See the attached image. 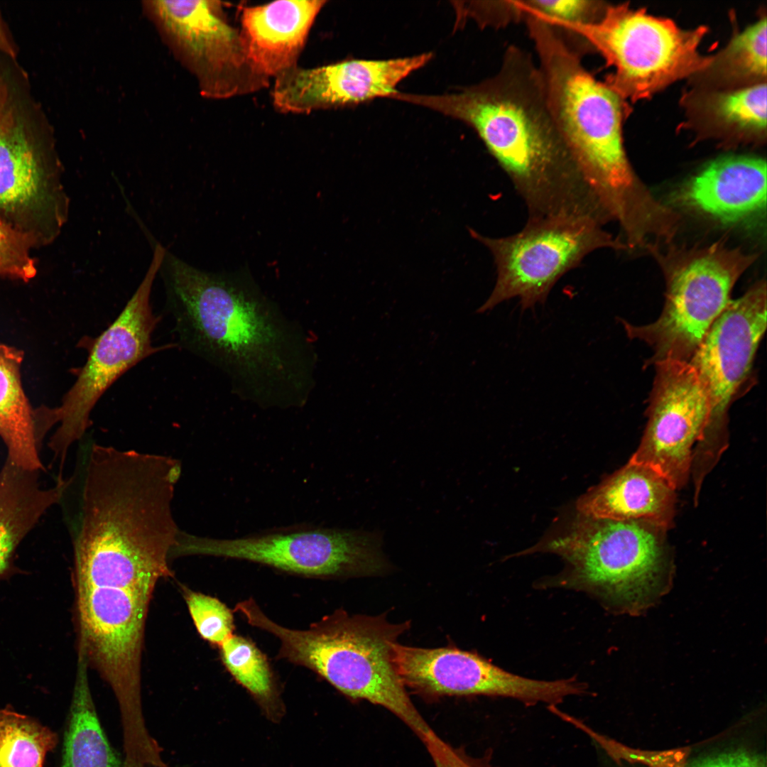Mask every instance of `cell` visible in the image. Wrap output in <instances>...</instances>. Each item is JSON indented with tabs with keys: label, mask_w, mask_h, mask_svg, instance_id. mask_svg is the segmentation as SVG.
<instances>
[{
	"label": "cell",
	"mask_w": 767,
	"mask_h": 767,
	"mask_svg": "<svg viewBox=\"0 0 767 767\" xmlns=\"http://www.w3.org/2000/svg\"><path fill=\"white\" fill-rule=\"evenodd\" d=\"M766 281L731 300L688 361L704 385L710 413L694 447L690 473L704 482L728 446L730 406L750 378L755 355L766 329Z\"/></svg>",
	"instance_id": "8fae6325"
},
{
	"label": "cell",
	"mask_w": 767,
	"mask_h": 767,
	"mask_svg": "<svg viewBox=\"0 0 767 767\" xmlns=\"http://www.w3.org/2000/svg\"><path fill=\"white\" fill-rule=\"evenodd\" d=\"M222 662L273 722L285 714V705L266 656L249 639L233 634L219 647Z\"/></svg>",
	"instance_id": "603a6c76"
},
{
	"label": "cell",
	"mask_w": 767,
	"mask_h": 767,
	"mask_svg": "<svg viewBox=\"0 0 767 767\" xmlns=\"http://www.w3.org/2000/svg\"><path fill=\"white\" fill-rule=\"evenodd\" d=\"M706 32L705 26L685 30L622 4H608L602 18L579 36L614 68L604 82L624 100L634 102L709 68L714 57L699 52Z\"/></svg>",
	"instance_id": "52a82bcc"
},
{
	"label": "cell",
	"mask_w": 767,
	"mask_h": 767,
	"mask_svg": "<svg viewBox=\"0 0 767 767\" xmlns=\"http://www.w3.org/2000/svg\"><path fill=\"white\" fill-rule=\"evenodd\" d=\"M521 8L545 20L572 50L581 56L590 53L580 39V30L597 23L609 4L596 0H518Z\"/></svg>",
	"instance_id": "484cf974"
},
{
	"label": "cell",
	"mask_w": 767,
	"mask_h": 767,
	"mask_svg": "<svg viewBox=\"0 0 767 767\" xmlns=\"http://www.w3.org/2000/svg\"><path fill=\"white\" fill-rule=\"evenodd\" d=\"M673 200L722 224L744 222L766 210V160L741 156L717 158L685 182Z\"/></svg>",
	"instance_id": "ac0fdd59"
},
{
	"label": "cell",
	"mask_w": 767,
	"mask_h": 767,
	"mask_svg": "<svg viewBox=\"0 0 767 767\" xmlns=\"http://www.w3.org/2000/svg\"><path fill=\"white\" fill-rule=\"evenodd\" d=\"M391 661L406 687L427 697L487 695L555 705L579 691L573 680L542 681L510 673L455 647L423 648L395 643Z\"/></svg>",
	"instance_id": "2e32d148"
},
{
	"label": "cell",
	"mask_w": 767,
	"mask_h": 767,
	"mask_svg": "<svg viewBox=\"0 0 767 767\" xmlns=\"http://www.w3.org/2000/svg\"><path fill=\"white\" fill-rule=\"evenodd\" d=\"M325 1H277L246 7L241 40L253 71L268 80L296 66L309 31Z\"/></svg>",
	"instance_id": "d6986e66"
},
{
	"label": "cell",
	"mask_w": 767,
	"mask_h": 767,
	"mask_svg": "<svg viewBox=\"0 0 767 767\" xmlns=\"http://www.w3.org/2000/svg\"><path fill=\"white\" fill-rule=\"evenodd\" d=\"M151 262L141 283L116 320L92 342L87 361L72 386L55 408L44 406L43 417L51 428L58 424L48 446L55 457L65 461L72 443L91 425L90 413L100 397L124 373L150 355L175 347H154L151 334L159 317L150 303L153 281L158 273L164 247L154 245Z\"/></svg>",
	"instance_id": "7c38bea8"
},
{
	"label": "cell",
	"mask_w": 767,
	"mask_h": 767,
	"mask_svg": "<svg viewBox=\"0 0 767 767\" xmlns=\"http://www.w3.org/2000/svg\"><path fill=\"white\" fill-rule=\"evenodd\" d=\"M184 598L193 624L202 638L218 648L234 634L233 611L216 597L184 590Z\"/></svg>",
	"instance_id": "83f0119b"
},
{
	"label": "cell",
	"mask_w": 767,
	"mask_h": 767,
	"mask_svg": "<svg viewBox=\"0 0 767 767\" xmlns=\"http://www.w3.org/2000/svg\"><path fill=\"white\" fill-rule=\"evenodd\" d=\"M234 611L279 640L278 659L311 670L348 698L384 707L425 744L437 736L411 701L391 661L393 645L409 629V621L392 624L385 614L350 615L337 609L298 630L271 620L252 597L238 602Z\"/></svg>",
	"instance_id": "277c9868"
},
{
	"label": "cell",
	"mask_w": 767,
	"mask_h": 767,
	"mask_svg": "<svg viewBox=\"0 0 767 767\" xmlns=\"http://www.w3.org/2000/svg\"><path fill=\"white\" fill-rule=\"evenodd\" d=\"M16 45L0 11V58L3 55L16 58Z\"/></svg>",
	"instance_id": "1f68e13d"
},
{
	"label": "cell",
	"mask_w": 767,
	"mask_h": 767,
	"mask_svg": "<svg viewBox=\"0 0 767 767\" xmlns=\"http://www.w3.org/2000/svg\"><path fill=\"white\" fill-rule=\"evenodd\" d=\"M648 422L630 462L648 466L676 489L687 482L693 450L710 413L707 391L687 361L656 362Z\"/></svg>",
	"instance_id": "9a60e30c"
},
{
	"label": "cell",
	"mask_w": 767,
	"mask_h": 767,
	"mask_svg": "<svg viewBox=\"0 0 767 767\" xmlns=\"http://www.w3.org/2000/svg\"><path fill=\"white\" fill-rule=\"evenodd\" d=\"M79 647L107 682L118 702L122 733L146 729L141 657L152 595L137 588L75 585Z\"/></svg>",
	"instance_id": "4fadbf2b"
},
{
	"label": "cell",
	"mask_w": 767,
	"mask_h": 767,
	"mask_svg": "<svg viewBox=\"0 0 767 767\" xmlns=\"http://www.w3.org/2000/svg\"><path fill=\"white\" fill-rule=\"evenodd\" d=\"M52 126L16 62L0 64V220L33 249L53 243L67 223L70 198Z\"/></svg>",
	"instance_id": "5b68a950"
},
{
	"label": "cell",
	"mask_w": 767,
	"mask_h": 767,
	"mask_svg": "<svg viewBox=\"0 0 767 767\" xmlns=\"http://www.w3.org/2000/svg\"><path fill=\"white\" fill-rule=\"evenodd\" d=\"M461 7L466 16L482 27L502 28L523 19L518 0L470 1Z\"/></svg>",
	"instance_id": "f546056e"
},
{
	"label": "cell",
	"mask_w": 767,
	"mask_h": 767,
	"mask_svg": "<svg viewBox=\"0 0 767 767\" xmlns=\"http://www.w3.org/2000/svg\"><path fill=\"white\" fill-rule=\"evenodd\" d=\"M523 18L557 126L610 221L623 229L647 222L658 201L634 173L624 146V100L597 80L542 18Z\"/></svg>",
	"instance_id": "3957f363"
},
{
	"label": "cell",
	"mask_w": 767,
	"mask_h": 767,
	"mask_svg": "<svg viewBox=\"0 0 767 767\" xmlns=\"http://www.w3.org/2000/svg\"><path fill=\"white\" fill-rule=\"evenodd\" d=\"M393 99L471 126L523 200L528 219L599 216L597 199L553 116L537 62L521 47L508 46L494 75L460 92H398Z\"/></svg>",
	"instance_id": "7a4b0ae2"
},
{
	"label": "cell",
	"mask_w": 767,
	"mask_h": 767,
	"mask_svg": "<svg viewBox=\"0 0 767 767\" xmlns=\"http://www.w3.org/2000/svg\"><path fill=\"white\" fill-rule=\"evenodd\" d=\"M584 518L546 545L572 566L565 584L626 608L646 602L666 567L667 529L643 520Z\"/></svg>",
	"instance_id": "ba28073f"
},
{
	"label": "cell",
	"mask_w": 767,
	"mask_h": 767,
	"mask_svg": "<svg viewBox=\"0 0 767 767\" xmlns=\"http://www.w3.org/2000/svg\"><path fill=\"white\" fill-rule=\"evenodd\" d=\"M766 18L736 35L710 67L729 81L760 80L766 76Z\"/></svg>",
	"instance_id": "4316f807"
},
{
	"label": "cell",
	"mask_w": 767,
	"mask_h": 767,
	"mask_svg": "<svg viewBox=\"0 0 767 767\" xmlns=\"http://www.w3.org/2000/svg\"><path fill=\"white\" fill-rule=\"evenodd\" d=\"M648 251L665 277L663 310L649 324L635 325L623 320V325L630 339L651 348L653 355L646 365L667 359L688 362L757 255L722 242L695 249L669 247L665 253L659 246Z\"/></svg>",
	"instance_id": "8992f818"
},
{
	"label": "cell",
	"mask_w": 767,
	"mask_h": 767,
	"mask_svg": "<svg viewBox=\"0 0 767 767\" xmlns=\"http://www.w3.org/2000/svg\"><path fill=\"white\" fill-rule=\"evenodd\" d=\"M28 239L0 220V277L28 282L37 274Z\"/></svg>",
	"instance_id": "f1b7e54d"
},
{
	"label": "cell",
	"mask_w": 767,
	"mask_h": 767,
	"mask_svg": "<svg viewBox=\"0 0 767 767\" xmlns=\"http://www.w3.org/2000/svg\"><path fill=\"white\" fill-rule=\"evenodd\" d=\"M220 3L206 0H146L142 10L162 40L197 80L200 93L223 99L268 85L246 58L240 33L222 16Z\"/></svg>",
	"instance_id": "5bb4252c"
},
{
	"label": "cell",
	"mask_w": 767,
	"mask_h": 767,
	"mask_svg": "<svg viewBox=\"0 0 767 767\" xmlns=\"http://www.w3.org/2000/svg\"><path fill=\"white\" fill-rule=\"evenodd\" d=\"M432 56L428 53L386 60H352L312 69L296 65L276 77L273 102L281 111L301 114L388 97L403 79Z\"/></svg>",
	"instance_id": "e0dca14e"
},
{
	"label": "cell",
	"mask_w": 767,
	"mask_h": 767,
	"mask_svg": "<svg viewBox=\"0 0 767 767\" xmlns=\"http://www.w3.org/2000/svg\"><path fill=\"white\" fill-rule=\"evenodd\" d=\"M382 542L376 531L299 524L233 539L182 532L175 553L246 560L306 577L342 579L390 570Z\"/></svg>",
	"instance_id": "9c48e42d"
},
{
	"label": "cell",
	"mask_w": 767,
	"mask_h": 767,
	"mask_svg": "<svg viewBox=\"0 0 767 767\" xmlns=\"http://www.w3.org/2000/svg\"><path fill=\"white\" fill-rule=\"evenodd\" d=\"M675 491L651 467L629 461L582 496L577 508L584 517L643 520L668 529L675 511Z\"/></svg>",
	"instance_id": "ffe728a7"
},
{
	"label": "cell",
	"mask_w": 767,
	"mask_h": 767,
	"mask_svg": "<svg viewBox=\"0 0 767 767\" xmlns=\"http://www.w3.org/2000/svg\"><path fill=\"white\" fill-rule=\"evenodd\" d=\"M87 666L85 662L77 663L61 767H125L101 725L89 685Z\"/></svg>",
	"instance_id": "7402d4cb"
},
{
	"label": "cell",
	"mask_w": 767,
	"mask_h": 767,
	"mask_svg": "<svg viewBox=\"0 0 767 767\" xmlns=\"http://www.w3.org/2000/svg\"><path fill=\"white\" fill-rule=\"evenodd\" d=\"M158 273L180 345L262 409L304 407L316 384L311 336L249 276L207 272L165 248Z\"/></svg>",
	"instance_id": "6da1fadb"
},
{
	"label": "cell",
	"mask_w": 767,
	"mask_h": 767,
	"mask_svg": "<svg viewBox=\"0 0 767 767\" xmlns=\"http://www.w3.org/2000/svg\"><path fill=\"white\" fill-rule=\"evenodd\" d=\"M656 767H766L761 756L744 751L727 752L705 758L690 766L672 758V756H660L655 763Z\"/></svg>",
	"instance_id": "4dcf8cb0"
},
{
	"label": "cell",
	"mask_w": 767,
	"mask_h": 767,
	"mask_svg": "<svg viewBox=\"0 0 767 767\" xmlns=\"http://www.w3.org/2000/svg\"><path fill=\"white\" fill-rule=\"evenodd\" d=\"M602 225L586 218L528 219L521 231L499 238L469 229L472 237L489 250L496 271L494 287L477 312L514 298H519L522 310L544 303L558 280L592 251L627 249Z\"/></svg>",
	"instance_id": "30bf717a"
},
{
	"label": "cell",
	"mask_w": 767,
	"mask_h": 767,
	"mask_svg": "<svg viewBox=\"0 0 767 767\" xmlns=\"http://www.w3.org/2000/svg\"><path fill=\"white\" fill-rule=\"evenodd\" d=\"M23 352L0 343V437L7 459L27 470L40 471V438L33 408L23 388L21 368Z\"/></svg>",
	"instance_id": "44dd1931"
},
{
	"label": "cell",
	"mask_w": 767,
	"mask_h": 767,
	"mask_svg": "<svg viewBox=\"0 0 767 767\" xmlns=\"http://www.w3.org/2000/svg\"><path fill=\"white\" fill-rule=\"evenodd\" d=\"M58 736L38 722L0 709V767H44Z\"/></svg>",
	"instance_id": "d4e9b609"
},
{
	"label": "cell",
	"mask_w": 767,
	"mask_h": 767,
	"mask_svg": "<svg viewBox=\"0 0 767 767\" xmlns=\"http://www.w3.org/2000/svg\"><path fill=\"white\" fill-rule=\"evenodd\" d=\"M706 102L712 121L734 136L750 138L766 135V82L714 93Z\"/></svg>",
	"instance_id": "cb8c5ba5"
}]
</instances>
